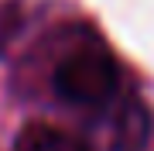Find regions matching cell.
<instances>
[{
  "instance_id": "cell-1",
  "label": "cell",
  "mask_w": 154,
  "mask_h": 151,
  "mask_svg": "<svg viewBox=\"0 0 154 151\" xmlns=\"http://www.w3.org/2000/svg\"><path fill=\"white\" fill-rule=\"evenodd\" d=\"M51 86L72 106H103L116 93V65L99 45H75L55 62Z\"/></svg>"
},
{
  "instance_id": "cell-2",
  "label": "cell",
  "mask_w": 154,
  "mask_h": 151,
  "mask_svg": "<svg viewBox=\"0 0 154 151\" xmlns=\"http://www.w3.org/2000/svg\"><path fill=\"white\" fill-rule=\"evenodd\" d=\"M151 137V113L140 100H127L113 117L110 151H144Z\"/></svg>"
},
{
  "instance_id": "cell-3",
  "label": "cell",
  "mask_w": 154,
  "mask_h": 151,
  "mask_svg": "<svg viewBox=\"0 0 154 151\" xmlns=\"http://www.w3.org/2000/svg\"><path fill=\"white\" fill-rule=\"evenodd\" d=\"M14 151H89L86 141L65 134L58 127H48V124H28V127L17 134Z\"/></svg>"
}]
</instances>
